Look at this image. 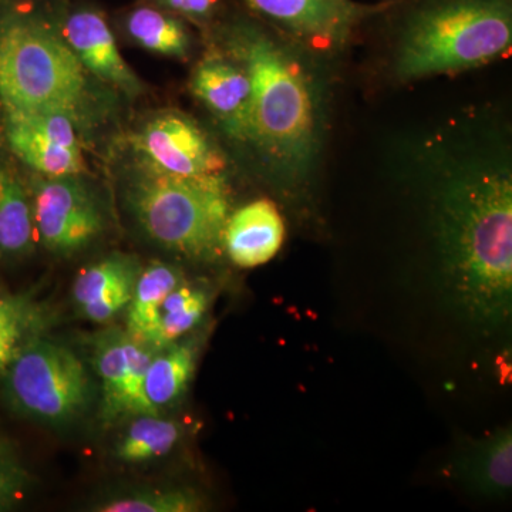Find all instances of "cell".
I'll use <instances>...</instances> for the list:
<instances>
[{
    "label": "cell",
    "mask_w": 512,
    "mask_h": 512,
    "mask_svg": "<svg viewBox=\"0 0 512 512\" xmlns=\"http://www.w3.org/2000/svg\"><path fill=\"white\" fill-rule=\"evenodd\" d=\"M444 291L484 330L512 312V183L505 170L471 171L448 184L437 210Z\"/></svg>",
    "instance_id": "1"
},
{
    "label": "cell",
    "mask_w": 512,
    "mask_h": 512,
    "mask_svg": "<svg viewBox=\"0 0 512 512\" xmlns=\"http://www.w3.org/2000/svg\"><path fill=\"white\" fill-rule=\"evenodd\" d=\"M229 46L251 82L248 140L279 167L302 171L318 134L311 79L288 50L248 23L232 28Z\"/></svg>",
    "instance_id": "2"
},
{
    "label": "cell",
    "mask_w": 512,
    "mask_h": 512,
    "mask_svg": "<svg viewBox=\"0 0 512 512\" xmlns=\"http://www.w3.org/2000/svg\"><path fill=\"white\" fill-rule=\"evenodd\" d=\"M36 3L0 0V100L5 110L76 117L87 101L86 69Z\"/></svg>",
    "instance_id": "3"
},
{
    "label": "cell",
    "mask_w": 512,
    "mask_h": 512,
    "mask_svg": "<svg viewBox=\"0 0 512 512\" xmlns=\"http://www.w3.org/2000/svg\"><path fill=\"white\" fill-rule=\"evenodd\" d=\"M128 200L148 237L161 247L192 259H212L224 248L229 201L222 175L181 177L141 158Z\"/></svg>",
    "instance_id": "4"
},
{
    "label": "cell",
    "mask_w": 512,
    "mask_h": 512,
    "mask_svg": "<svg viewBox=\"0 0 512 512\" xmlns=\"http://www.w3.org/2000/svg\"><path fill=\"white\" fill-rule=\"evenodd\" d=\"M508 0H439L410 22L397 72L404 79L480 66L511 46Z\"/></svg>",
    "instance_id": "5"
},
{
    "label": "cell",
    "mask_w": 512,
    "mask_h": 512,
    "mask_svg": "<svg viewBox=\"0 0 512 512\" xmlns=\"http://www.w3.org/2000/svg\"><path fill=\"white\" fill-rule=\"evenodd\" d=\"M6 396L29 419L62 424L79 416L89 400V375L72 350L30 340L5 370Z\"/></svg>",
    "instance_id": "6"
},
{
    "label": "cell",
    "mask_w": 512,
    "mask_h": 512,
    "mask_svg": "<svg viewBox=\"0 0 512 512\" xmlns=\"http://www.w3.org/2000/svg\"><path fill=\"white\" fill-rule=\"evenodd\" d=\"M5 111L6 138L19 160L43 177L83 173L76 117L57 110Z\"/></svg>",
    "instance_id": "7"
},
{
    "label": "cell",
    "mask_w": 512,
    "mask_h": 512,
    "mask_svg": "<svg viewBox=\"0 0 512 512\" xmlns=\"http://www.w3.org/2000/svg\"><path fill=\"white\" fill-rule=\"evenodd\" d=\"M30 204L40 241L56 254L80 251L103 231L96 201L72 177L40 178Z\"/></svg>",
    "instance_id": "8"
},
{
    "label": "cell",
    "mask_w": 512,
    "mask_h": 512,
    "mask_svg": "<svg viewBox=\"0 0 512 512\" xmlns=\"http://www.w3.org/2000/svg\"><path fill=\"white\" fill-rule=\"evenodd\" d=\"M141 158L164 173L181 177L221 175L224 161L194 121L164 113L148 121L136 138Z\"/></svg>",
    "instance_id": "9"
},
{
    "label": "cell",
    "mask_w": 512,
    "mask_h": 512,
    "mask_svg": "<svg viewBox=\"0 0 512 512\" xmlns=\"http://www.w3.org/2000/svg\"><path fill=\"white\" fill-rule=\"evenodd\" d=\"M60 32L84 69L127 96L140 94V80L121 56L109 20L99 8L67 3Z\"/></svg>",
    "instance_id": "10"
},
{
    "label": "cell",
    "mask_w": 512,
    "mask_h": 512,
    "mask_svg": "<svg viewBox=\"0 0 512 512\" xmlns=\"http://www.w3.org/2000/svg\"><path fill=\"white\" fill-rule=\"evenodd\" d=\"M157 352L127 330L101 333L94 348V363L103 387L104 419L136 414L144 373Z\"/></svg>",
    "instance_id": "11"
},
{
    "label": "cell",
    "mask_w": 512,
    "mask_h": 512,
    "mask_svg": "<svg viewBox=\"0 0 512 512\" xmlns=\"http://www.w3.org/2000/svg\"><path fill=\"white\" fill-rule=\"evenodd\" d=\"M252 9L276 20L316 45H335L348 37L363 9L349 0H245Z\"/></svg>",
    "instance_id": "12"
},
{
    "label": "cell",
    "mask_w": 512,
    "mask_h": 512,
    "mask_svg": "<svg viewBox=\"0 0 512 512\" xmlns=\"http://www.w3.org/2000/svg\"><path fill=\"white\" fill-rule=\"evenodd\" d=\"M191 90L222 121L231 136L248 140L251 82L237 60H204L195 69Z\"/></svg>",
    "instance_id": "13"
},
{
    "label": "cell",
    "mask_w": 512,
    "mask_h": 512,
    "mask_svg": "<svg viewBox=\"0 0 512 512\" xmlns=\"http://www.w3.org/2000/svg\"><path fill=\"white\" fill-rule=\"evenodd\" d=\"M284 238V220L274 202L258 200L229 214L222 247L239 268H256L275 258Z\"/></svg>",
    "instance_id": "14"
},
{
    "label": "cell",
    "mask_w": 512,
    "mask_h": 512,
    "mask_svg": "<svg viewBox=\"0 0 512 512\" xmlns=\"http://www.w3.org/2000/svg\"><path fill=\"white\" fill-rule=\"evenodd\" d=\"M151 359L138 396V414H160L173 404L190 383L197 365L198 345L192 340L175 342Z\"/></svg>",
    "instance_id": "15"
},
{
    "label": "cell",
    "mask_w": 512,
    "mask_h": 512,
    "mask_svg": "<svg viewBox=\"0 0 512 512\" xmlns=\"http://www.w3.org/2000/svg\"><path fill=\"white\" fill-rule=\"evenodd\" d=\"M464 483L484 495H505L512 487V433L510 427L474 443L458 460Z\"/></svg>",
    "instance_id": "16"
},
{
    "label": "cell",
    "mask_w": 512,
    "mask_h": 512,
    "mask_svg": "<svg viewBox=\"0 0 512 512\" xmlns=\"http://www.w3.org/2000/svg\"><path fill=\"white\" fill-rule=\"evenodd\" d=\"M123 25L127 35L150 52L171 57L187 55L190 35L183 20L174 13L141 3L124 13Z\"/></svg>",
    "instance_id": "17"
},
{
    "label": "cell",
    "mask_w": 512,
    "mask_h": 512,
    "mask_svg": "<svg viewBox=\"0 0 512 512\" xmlns=\"http://www.w3.org/2000/svg\"><path fill=\"white\" fill-rule=\"evenodd\" d=\"M183 282V274L165 262H153L138 274L127 316V332L134 339L147 345L161 303Z\"/></svg>",
    "instance_id": "18"
},
{
    "label": "cell",
    "mask_w": 512,
    "mask_h": 512,
    "mask_svg": "<svg viewBox=\"0 0 512 512\" xmlns=\"http://www.w3.org/2000/svg\"><path fill=\"white\" fill-rule=\"evenodd\" d=\"M207 308L208 296L202 289L178 285L161 303L147 345L161 350L178 342L201 322Z\"/></svg>",
    "instance_id": "19"
},
{
    "label": "cell",
    "mask_w": 512,
    "mask_h": 512,
    "mask_svg": "<svg viewBox=\"0 0 512 512\" xmlns=\"http://www.w3.org/2000/svg\"><path fill=\"white\" fill-rule=\"evenodd\" d=\"M32 204L15 175L0 168V251L23 254L32 245Z\"/></svg>",
    "instance_id": "20"
},
{
    "label": "cell",
    "mask_w": 512,
    "mask_h": 512,
    "mask_svg": "<svg viewBox=\"0 0 512 512\" xmlns=\"http://www.w3.org/2000/svg\"><path fill=\"white\" fill-rule=\"evenodd\" d=\"M181 437L175 421L160 419L158 414H138L121 437L117 457L128 464L144 463L167 456Z\"/></svg>",
    "instance_id": "21"
},
{
    "label": "cell",
    "mask_w": 512,
    "mask_h": 512,
    "mask_svg": "<svg viewBox=\"0 0 512 512\" xmlns=\"http://www.w3.org/2000/svg\"><path fill=\"white\" fill-rule=\"evenodd\" d=\"M137 266L130 258L113 255L101 259L77 276L73 285V298L79 308L89 305L123 282L136 279Z\"/></svg>",
    "instance_id": "22"
},
{
    "label": "cell",
    "mask_w": 512,
    "mask_h": 512,
    "mask_svg": "<svg viewBox=\"0 0 512 512\" xmlns=\"http://www.w3.org/2000/svg\"><path fill=\"white\" fill-rule=\"evenodd\" d=\"M202 503L197 494L184 488L174 490H151L114 498L97 505L100 512H195Z\"/></svg>",
    "instance_id": "23"
},
{
    "label": "cell",
    "mask_w": 512,
    "mask_h": 512,
    "mask_svg": "<svg viewBox=\"0 0 512 512\" xmlns=\"http://www.w3.org/2000/svg\"><path fill=\"white\" fill-rule=\"evenodd\" d=\"M33 320L35 315L28 303L0 296V375L25 345Z\"/></svg>",
    "instance_id": "24"
},
{
    "label": "cell",
    "mask_w": 512,
    "mask_h": 512,
    "mask_svg": "<svg viewBox=\"0 0 512 512\" xmlns=\"http://www.w3.org/2000/svg\"><path fill=\"white\" fill-rule=\"evenodd\" d=\"M28 487V474L13 451L0 440V511L9 510L22 500Z\"/></svg>",
    "instance_id": "25"
},
{
    "label": "cell",
    "mask_w": 512,
    "mask_h": 512,
    "mask_svg": "<svg viewBox=\"0 0 512 512\" xmlns=\"http://www.w3.org/2000/svg\"><path fill=\"white\" fill-rule=\"evenodd\" d=\"M136 279H130V281L117 285L116 288L111 289L97 301L80 308L84 318L97 323L109 322L130 303Z\"/></svg>",
    "instance_id": "26"
},
{
    "label": "cell",
    "mask_w": 512,
    "mask_h": 512,
    "mask_svg": "<svg viewBox=\"0 0 512 512\" xmlns=\"http://www.w3.org/2000/svg\"><path fill=\"white\" fill-rule=\"evenodd\" d=\"M157 8L191 19L210 18L220 0H147Z\"/></svg>",
    "instance_id": "27"
}]
</instances>
